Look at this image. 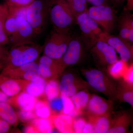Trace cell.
I'll use <instances>...</instances> for the list:
<instances>
[{"mask_svg":"<svg viewBox=\"0 0 133 133\" xmlns=\"http://www.w3.org/2000/svg\"><path fill=\"white\" fill-rule=\"evenodd\" d=\"M25 16L37 36L45 30L49 19L47 0H35L26 8Z\"/></svg>","mask_w":133,"mask_h":133,"instance_id":"obj_4","label":"cell"},{"mask_svg":"<svg viewBox=\"0 0 133 133\" xmlns=\"http://www.w3.org/2000/svg\"><path fill=\"white\" fill-rule=\"evenodd\" d=\"M10 124L4 120L0 118V133H6L10 129Z\"/></svg>","mask_w":133,"mask_h":133,"instance_id":"obj_40","label":"cell"},{"mask_svg":"<svg viewBox=\"0 0 133 133\" xmlns=\"http://www.w3.org/2000/svg\"><path fill=\"white\" fill-rule=\"evenodd\" d=\"M72 38L69 31H59L53 29L43 45L44 55L52 59H61Z\"/></svg>","mask_w":133,"mask_h":133,"instance_id":"obj_5","label":"cell"},{"mask_svg":"<svg viewBox=\"0 0 133 133\" xmlns=\"http://www.w3.org/2000/svg\"><path fill=\"white\" fill-rule=\"evenodd\" d=\"M94 56L103 65H108L118 60L116 51L112 47L104 41L99 40L91 48Z\"/></svg>","mask_w":133,"mask_h":133,"instance_id":"obj_13","label":"cell"},{"mask_svg":"<svg viewBox=\"0 0 133 133\" xmlns=\"http://www.w3.org/2000/svg\"><path fill=\"white\" fill-rule=\"evenodd\" d=\"M76 22L81 30L83 41L88 47L91 48L99 40L100 36L103 31L87 12L76 17Z\"/></svg>","mask_w":133,"mask_h":133,"instance_id":"obj_7","label":"cell"},{"mask_svg":"<svg viewBox=\"0 0 133 133\" xmlns=\"http://www.w3.org/2000/svg\"><path fill=\"white\" fill-rule=\"evenodd\" d=\"M87 121L83 118H79L74 119L73 123L74 133H83V129Z\"/></svg>","mask_w":133,"mask_h":133,"instance_id":"obj_37","label":"cell"},{"mask_svg":"<svg viewBox=\"0 0 133 133\" xmlns=\"http://www.w3.org/2000/svg\"><path fill=\"white\" fill-rule=\"evenodd\" d=\"M99 40L105 42L112 47L119 53L122 60L128 63L133 62L131 45L128 41L104 31L100 36Z\"/></svg>","mask_w":133,"mask_h":133,"instance_id":"obj_9","label":"cell"},{"mask_svg":"<svg viewBox=\"0 0 133 133\" xmlns=\"http://www.w3.org/2000/svg\"><path fill=\"white\" fill-rule=\"evenodd\" d=\"M91 95L86 90L79 91L71 97L75 108L83 111L87 107Z\"/></svg>","mask_w":133,"mask_h":133,"instance_id":"obj_27","label":"cell"},{"mask_svg":"<svg viewBox=\"0 0 133 133\" xmlns=\"http://www.w3.org/2000/svg\"><path fill=\"white\" fill-rule=\"evenodd\" d=\"M38 63L41 77L45 79L56 77L65 69L59 59H52L45 55L39 58Z\"/></svg>","mask_w":133,"mask_h":133,"instance_id":"obj_14","label":"cell"},{"mask_svg":"<svg viewBox=\"0 0 133 133\" xmlns=\"http://www.w3.org/2000/svg\"><path fill=\"white\" fill-rule=\"evenodd\" d=\"M37 117L48 118L51 114V111L49 103L42 100L37 101L34 109Z\"/></svg>","mask_w":133,"mask_h":133,"instance_id":"obj_32","label":"cell"},{"mask_svg":"<svg viewBox=\"0 0 133 133\" xmlns=\"http://www.w3.org/2000/svg\"><path fill=\"white\" fill-rule=\"evenodd\" d=\"M44 93L49 101L59 96L60 93L58 82L55 79L48 81L46 83Z\"/></svg>","mask_w":133,"mask_h":133,"instance_id":"obj_30","label":"cell"},{"mask_svg":"<svg viewBox=\"0 0 133 133\" xmlns=\"http://www.w3.org/2000/svg\"><path fill=\"white\" fill-rule=\"evenodd\" d=\"M35 0H6L9 13L17 15L31 4Z\"/></svg>","mask_w":133,"mask_h":133,"instance_id":"obj_28","label":"cell"},{"mask_svg":"<svg viewBox=\"0 0 133 133\" xmlns=\"http://www.w3.org/2000/svg\"><path fill=\"white\" fill-rule=\"evenodd\" d=\"M88 119L92 124L96 133H107L112 121L110 115L98 116L88 115Z\"/></svg>","mask_w":133,"mask_h":133,"instance_id":"obj_20","label":"cell"},{"mask_svg":"<svg viewBox=\"0 0 133 133\" xmlns=\"http://www.w3.org/2000/svg\"><path fill=\"white\" fill-rule=\"evenodd\" d=\"M87 12L103 31L111 33L114 30L117 17L115 10L111 6L107 3L93 6L87 10Z\"/></svg>","mask_w":133,"mask_h":133,"instance_id":"obj_6","label":"cell"},{"mask_svg":"<svg viewBox=\"0 0 133 133\" xmlns=\"http://www.w3.org/2000/svg\"><path fill=\"white\" fill-rule=\"evenodd\" d=\"M112 102L99 95H91L87 105L88 115L103 116L110 115L112 108Z\"/></svg>","mask_w":133,"mask_h":133,"instance_id":"obj_15","label":"cell"},{"mask_svg":"<svg viewBox=\"0 0 133 133\" xmlns=\"http://www.w3.org/2000/svg\"><path fill=\"white\" fill-rule=\"evenodd\" d=\"M60 97L63 103L62 113L68 115L75 108L74 103L70 97L61 94Z\"/></svg>","mask_w":133,"mask_h":133,"instance_id":"obj_35","label":"cell"},{"mask_svg":"<svg viewBox=\"0 0 133 133\" xmlns=\"http://www.w3.org/2000/svg\"><path fill=\"white\" fill-rule=\"evenodd\" d=\"M2 70V74L15 79L32 81L41 77L38 63L36 61L13 69Z\"/></svg>","mask_w":133,"mask_h":133,"instance_id":"obj_8","label":"cell"},{"mask_svg":"<svg viewBox=\"0 0 133 133\" xmlns=\"http://www.w3.org/2000/svg\"><path fill=\"white\" fill-rule=\"evenodd\" d=\"M8 12L6 3L0 4V44L5 46L10 44L9 38L5 33L4 29L5 20Z\"/></svg>","mask_w":133,"mask_h":133,"instance_id":"obj_24","label":"cell"},{"mask_svg":"<svg viewBox=\"0 0 133 133\" xmlns=\"http://www.w3.org/2000/svg\"><path fill=\"white\" fill-rule=\"evenodd\" d=\"M83 114V111L76 109L75 107L74 109H73L68 115L71 116L74 119V118H75V117L81 115H82Z\"/></svg>","mask_w":133,"mask_h":133,"instance_id":"obj_43","label":"cell"},{"mask_svg":"<svg viewBox=\"0 0 133 133\" xmlns=\"http://www.w3.org/2000/svg\"><path fill=\"white\" fill-rule=\"evenodd\" d=\"M8 52V50L5 45L0 44V66H1L2 68Z\"/></svg>","mask_w":133,"mask_h":133,"instance_id":"obj_39","label":"cell"},{"mask_svg":"<svg viewBox=\"0 0 133 133\" xmlns=\"http://www.w3.org/2000/svg\"><path fill=\"white\" fill-rule=\"evenodd\" d=\"M119 37L128 42V39L131 31V26L128 15L122 17L119 23Z\"/></svg>","mask_w":133,"mask_h":133,"instance_id":"obj_33","label":"cell"},{"mask_svg":"<svg viewBox=\"0 0 133 133\" xmlns=\"http://www.w3.org/2000/svg\"><path fill=\"white\" fill-rule=\"evenodd\" d=\"M25 80L15 79L0 74V90L9 97H13L23 90Z\"/></svg>","mask_w":133,"mask_h":133,"instance_id":"obj_16","label":"cell"},{"mask_svg":"<svg viewBox=\"0 0 133 133\" xmlns=\"http://www.w3.org/2000/svg\"><path fill=\"white\" fill-rule=\"evenodd\" d=\"M71 72L65 73L59 83L60 94L71 97L81 90L87 88L88 84L77 78Z\"/></svg>","mask_w":133,"mask_h":133,"instance_id":"obj_12","label":"cell"},{"mask_svg":"<svg viewBox=\"0 0 133 133\" xmlns=\"http://www.w3.org/2000/svg\"><path fill=\"white\" fill-rule=\"evenodd\" d=\"M128 42H133V29L131 30L128 39Z\"/></svg>","mask_w":133,"mask_h":133,"instance_id":"obj_48","label":"cell"},{"mask_svg":"<svg viewBox=\"0 0 133 133\" xmlns=\"http://www.w3.org/2000/svg\"><path fill=\"white\" fill-rule=\"evenodd\" d=\"M9 97L4 92L0 90V102H8Z\"/></svg>","mask_w":133,"mask_h":133,"instance_id":"obj_45","label":"cell"},{"mask_svg":"<svg viewBox=\"0 0 133 133\" xmlns=\"http://www.w3.org/2000/svg\"><path fill=\"white\" fill-rule=\"evenodd\" d=\"M108 0H86L93 6H98L107 3Z\"/></svg>","mask_w":133,"mask_h":133,"instance_id":"obj_42","label":"cell"},{"mask_svg":"<svg viewBox=\"0 0 133 133\" xmlns=\"http://www.w3.org/2000/svg\"><path fill=\"white\" fill-rule=\"evenodd\" d=\"M2 69V67L1 66H0V70H1V69Z\"/></svg>","mask_w":133,"mask_h":133,"instance_id":"obj_50","label":"cell"},{"mask_svg":"<svg viewBox=\"0 0 133 133\" xmlns=\"http://www.w3.org/2000/svg\"><path fill=\"white\" fill-rule=\"evenodd\" d=\"M54 127L58 132L63 133H74L73 123L74 118L68 115L61 114L52 116Z\"/></svg>","mask_w":133,"mask_h":133,"instance_id":"obj_19","label":"cell"},{"mask_svg":"<svg viewBox=\"0 0 133 133\" xmlns=\"http://www.w3.org/2000/svg\"><path fill=\"white\" fill-rule=\"evenodd\" d=\"M117 98L133 107V86H129L122 80L117 88Z\"/></svg>","mask_w":133,"mask_h":133,"instance_id":"obj_26","label":"cell"},{"mask_svg":"<svg viewBox=\"0 0 133 133\" xmlns=\"http://www.w3.org/2000/svg\"><path fill=\"white\" fill-rule=\"evenodd\" d=\"M83 133H95L94 127L92 124L88 121L86 123L83 130Z\"/></svg>","mask_w":133,"mask_h":133,"instance_id":"obj_41","label":"cell"},{"mask_svg":"<svg viewBox=\"0 0 133 133\" xmlns=\"http://www.w3.org/2000/svg\"><path fill=\"white\" fill-rule=\"evenodd\" d=\"M122 78V81L126 84L129 86H133V63L129 65Z\"/></svg>","mask_w":133,"mask_h":133,"instance_id":"obj_38","label":"cell"},{"mask_svg":"<svg viewBox=\"0 0 133 133\" xmlns=\"http://www.w3.org/2000/svg\"><path fill=\"white\" fill-rule=\"evenodd\" d=\"M43 45L34 42L21 43L8 50L2 69L16 68L36 62L43 51Z\"/></svg>","mask_w":133,"mask_h":133,"instance_id":"obj_1","label":"cell"},{"mask_svg":"<svg viewBox=\"0 0 133 133\" xmlns=\"http://www.w3.org/2000/svg\"><path fill=\"white\" fill-rule=\"evenodd\" d=\"M31 125L35 127L38 133H50L54 132L55 127L51 118H36L31 121Z\"/></svg>","mask_w":133,"mask_h":133,"instance_id":"obj_25","label":"cell"},{"mask_svg":"<svg viewBox=\"0 0 133 133\" xmlns=\"http://www.w3.org/2000/svg\"><path fill=\"white\" fill-rule=\"evenodd\" d=\"M17 15L8 12L5 20L4 29L5 33L9 39L14 35L17 30Z\"/></svg>","mask_w":133,"mask_h":133,"instance_id":"obj_29","label":"cell"},{"mask_svg":"<svg viewBox=\"0 0 133 133\" xmlns=\"http://www.w3.org/2000/svg\"><path fill=\"white\" fill-rule=\"evenodd\" d=\"M49 19L53 28L69 31L76 18L65 0H47Z\"/></svg>","mask_w":133,"mask_h":133,"instance_id":"obj_2","label":"cell"},{"mask_svg":"<svg viewBox=\"0 0 133 133\" xmlns=\"http://www.w3.org/2000/svg\"><path fill=\"white\" fill-rule=\"evenodd\" d=\"M132 115L127 112L119 114L112 121L107 133L129 132V128L132 121Z\"/></svg>","mask_w":133,"mask_h":133,"instance_id":"obj_17","label":"cell"},{"mask_svg":"<svg viewBox=\"0 0 133 133\" xmlns=\"http://www.w3.org/2000/svg\"><path fill=\"white\" fill-rule=\"evenodd\" d=\"M5 1H6V0H5Z\"/></svg>","mask_w":133,"mask_h":133,"instance_id":"obj_51","label":"cell"},{"mask_svg":"<svg viewBox=\"0 0 133 133\" xmlns=\"http://www.w3.org/2000/svg\"><path fill=\"white\" fill-rule=\"evenodd\" d=\"M17 115L14 108L8 102H0V118L10 125H15L17 120Z\"/></svg>","mask_w":133,"mask_h":133,"instance_id":"obj_23","label":"cell"},{"mask_svg":"<svg viewBox=\"0 0 133 133\" xmlns=\"http://www.w3.org/2000/svg\"><path fill=\"white\" fill-rule=\"evenodd\" d=\"M114 5H121L127 0H110Z\"/></svg>","mask_w":133,"mask_h":133,"instance_id":"obj_47","label":"cell"},{"mask_svg":"<svg viewBox=\"0 0 133 133\" xmlns=\"http://www.w3.org/2000/svg\"><path fill=\"white\" fill-rule=\"evenodd\" d=\"M49 104L51 112H53L55 114L62 113L63 111V103L60 95L57 97L49 101Z\"/></svg>","mask_w":133,"mask_h":133,"instance_id":"obj_34","label":"cell"},{"mask_svg":"<svg viewBox=\"0 0 133 133\" xmlns=\"http://www.w3.org/2000/svg\"><path fill=\"white\" fill-rule=\"evenodd\" d=\"M128 63L122 59L118 60L108 65V71L110 76L115 79L122 78L127 70Z\"/></svg>","mask_w":133,"mask_h":133,"instance_id":"obj_22","label":"cell"},{"mask_svg":"<svg viewBox=\"0 0 133 133\" xmlns=\"http://www.w3.org/2000/svg\"><path fill=\"white\" fill-rule=\"evenodd\" d=\"M12 99L8 102H12L21 110L26 111L34 110L37 101L35 97L24 91L14 96Z\"/></svg>","mask_w":133,"mask_h":133,"instance_id":"obj_18","label":"cell"},{"mask_svg":"<svg viewBox=\"0 0 133 133\" xmlns=\"http://www.w3.org/2000/svg\"><path fill=\"white\" fill-rule=\"evenodd\" d=\"M74 14L75 18L78 15L87 12L86 0H65Z\"/></svg>","mask_w":133,"mask_h":133,"instance_id":"obj_31","label":"cell"},{"mask_svg":"<svg viewBox=\"0 0 133 133\" xmlns=\"http://www.w3.org/2000/svg\"><path fill=\"white\" fill-rule=\"evenodd\" d=\"M131 52H132V55L133 57V45H131Z\"/></svg>","mask_w":133,"mask_h":133,"instance_id":"obj_49","label":"cell"},{"mask_svg":"<svg viewBox=\"0 0 133 133\" xmlns=\"http://www.w3.org/2000/svg\"><path fill=\"white\" fill-rule=\"evenodd\" d=\"M23 132L27 133H38L35 127L31 125L26 126L23 130Z\"/></svg>","mask_w":133,"mask_h":133,"instance_id":"obj_44","label":"cell"},{"mask_svg":"<svg viewBox=\"0 0 133 133\" xmlns=\"http://www.w3.org/2000/svg\"><path fill=\"white\" fill-rule=\"evenodd\" d=\"M126 10L127 11L133 10V0H127Z\"/></svg>","mask_w":133,"mask_h":133,"instance_id":"obj_46","label":"cell"},{"mask_svg":"<svg viewBox=\"0 0 133 133\" xmlns=\"http://www.w3.org/2000/svg\"><path fill=\"white\" fill-rule=\"evenodd\" d=\"M17 115L21 120L25 122L32 121L37 118L34 110L30 111L21 110L18 112Z\"/></svg>","mask_w":133,"mask_h":133,"instance_id":"obj_36","label":"cell"},{"mask_svg":"<svg viewBox=\"0 0 133 133\" xmlns=\"http://www.w3.org/2000/svg\"><path fill=\"white\" fill-rule=\"evenodd\" d=\"M17 29L16 33L9 39L12 46L21 43L34 42L37 36L25 16L22 14L21 12L17 15Z\"/></svg>","mask_w":133,"mask_h":133,"instance_id":"obj_10","label":"cell"},{"mask_svg":"<svg viewBox=\"0 0 133 133\" xmlns=\"http://www.w3.org/2000/svg\"><path fill=\"white\" fill-rule=\"evenodd\" d=\"M46 84L45 79L41 77L36 81H26L23 89L24 91L37 97L44 92Z\"/></svg>","mask_w":133,"mask_h":133,"instance_id":"obj_21","label":"cell"},{"mask_svg":"<svg viewBox=\"0 0 133 133\" xmlns=\"http://www.w3.org/2000/svg\"><path fill=\"white\" fill-rule=\"evenodd\" d=\"M84 43L78 37H72L64 55L59 59L65 68L80 62L84 54Z\"/></svg>","mask_w":133,"mask_h":133,"instance_id":"obj_11","label":"cell"},{"mask_svg":"<svg viewBox=\"0 0 133 133\" xmlns=\"http://www.w3.org/2000/svg\"><path fill=\"white\" fill-rule=\"evenodd\" d=\"M82 73L90 87L105 95L110 99L117 98L115 84L102 71L97 69H86Z\"/></svg>","mask_w":133,"mask_h":133,"instance_id":"obj_3","label":"cell"}]
</instances>
